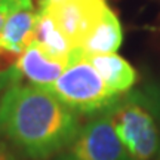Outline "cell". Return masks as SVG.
Returning <instances> with one entry per match:
<instances>
[{
	"label": "cell",
	"mask_w": 160,
	"mask_h": 160,
	"mask_svg": "<svg viewBox=\"0 0 160 160\" xmlns=\"http://www.w3.org/2000/svg\"><path fill=\"white\" fill-rule=\"evenodd\" d=\"M51 160H132L114 129L110 111L93 116Z\"/></svg>",
	"instance_id": "obj_4"
},
{
	"label": "cell",
	"mask_w": 160,
	"mask_h": 160,
	"mask_svg": "<svg viewBox=\"0 0 160 160\" xmlns=\"http://www.w3.org/2000/svg\"><path fill=\"white\" fill-rule=\"evenodd\" d=\"M108 9L105 0H52L39 2L37 11L51 18L73 51H80Z\"/></svg>",
	"instance_id": "obj_5"
},
{
	"label": "cell",
	"mask_w": 160,
	"mask_h": 160,
	"mask_svg": "<svg viewBox=\"0 0 160 160\" xmlns=\"http://www.w3.org/2000/svg\"><path fill=\"white\" fill-rule=\"evenodd\" d=\"M46 89L77 116L91 117L110 111L122 97L105 85L86 59L73 62Z\"/></svg>",
	"instance_id": "obj_3"
},
{
	"label": "cell",
	"mask_w": 160,
	"mask_h": 160,
	"mask_svg": "<svg viewBox=\"0 0 160 160\" xmlns=\"http://www.w3.org/2000/svg\"><path fill=\"white\" fill-rule=\"evenodd\" d=\"M114 129L132 160H153L160 150V92L154 88L123 93L110 110Z\"/></svg>",
	"instance_id": "obj_2"
},
{
	"label": "cell",
	"mask_w": 160,
	"mask_h": 160,
	"mask_svg": "<svg viewBox=\"0 0 160 160\" xmlns=\"http://www.w3.org/2000/svg\"><path fill=\"white\" fill-rule=\"evenodd\" d=\"M157 160H160V150H159V153H157Z\"/></svg>",
	"instance_id": "obj_12"
},
{
	"label": "cell",
	"mask_w": 160,
	"mask_h": 160,
	"mask_svg": "<svg viewBox=\"0 0 160 160\" xmlns=\"http://www.w3.org/2000/svg\"><path fill=\"white\" fill-rule=\"evenodd\" d=\"M0 160H19L6 145L0 144Z\"/></svg>",
	"instance_id": "obj_10"
},
{
	"label": "cell",
	"mask_w": 160,
	"mask_h": 160,
	"mask_svg": "<svg viewBox=\"0 0 160 160\" xmlns=\"http://www.w3.org/2000/svg\"><path fill=\"white\" fill-rule=\"evenodd\" d=\"M15 65L21 77H25L31 85L43 88L52 85L70 67L67 61L51 55L36 42L24 51Z\"/></svg>",
	"instance_id": "obj_6"
},
{
	"label": "cell",
	"mask_w": 160,
	"mask_h": 160,
	"mask_svg": "<svg viewBox=\"0 0 160 160\" xmlns=\"http://www.w3.org/2000/svg\"><path fill=\"white\" fill-rule=\"evenodd\" d=\"M79 116L43 86L15 82L0 97V139L31 160H51L80 129Z\"/></svg>",
	"instance_id": "obj_1"
},
{
	"label": "cell",
	"mask_w": 160,
	"mask_h": 160,
	"mask_svg": "<svg viewBox=\"0 0 160 160\" xmlns=\"http://www.w3.org/2000/svg\"><path fill=\"white\" fill-rule=\"evenodd\" d=\"M8 2H9V0H0V6L5 5V3H8Z\"/></svg>",
	"instance_id": "obj_11"
},
{
	"label": "cell",
	"mask_w": 160,
	"mask_h": 160,
	"mask_svg": "<svg viewBox=\"0 0 160 160\" xmlns=\"http://www.w3.org/2000/svg\"><path fill=\"white\" fill-rule=\"evenodd\" d=\"M122 40H123V31L119 18L116 17V13L111 9H108L82 46L80 49L82 59L88 55L116 53L122 45Z\"/></svg>",
	"instance_id": "obj_8"
},
{
	"label": "cell",
	"mask_w": 160,
	"mask_h": 160,
	"mask_svg": "<svg viewBox=\"0 0 160 160\" xmlns=\"http://www.w3.org/2000/svg\"><path fill=\"white\" fill-rule=\"evenodd\" d=\"M19 80H21V73L18 71L17 65H12L11 68L0 73V93L5 92L9 86L13 85L15 82H19Z\"/></svg>",
	"instance_id": "obj_9"
},
{
	"label": "cell",
	"mask_w": 160,
	"mask_h": 160,
	"mask_svg": "<svg viewBox=\"0 0 160 160\" xmlns=\"http://www.w3.org/2000/svg\"><path fill=\"white\" fill-rule=\"evenodd\" d=\"M83 59L91 64L105 82V85L119 95L129 92L137 83L138 74L135 68L117 53L88 55Z\"/></svg>",
	"instance_id": "obj_7"
},
{
	"label": "cell",
	"mask_w": 160,
	"mask_h": 160,
	"mask_svg": "<svg viewBox=\"0 0 160 160\" xmlns=\"http://www.w3.org/2000/svg\"><path fill=\"white\" fill-rule=\"evenodd\" d=\"M40 2H52V0H40Z\"/></svg>",
	"instance_id": "obj_13"
}]
</instances>
